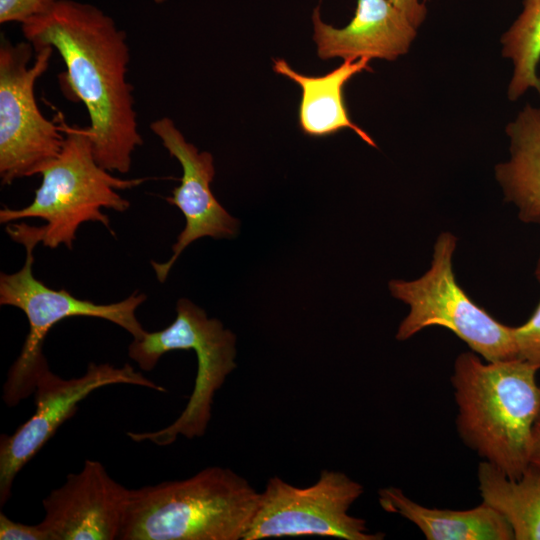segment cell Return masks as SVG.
I'll list each match as a JSON object with an SVG mask.
<instances>
[{"mask_svg":"<svg viewBox=\"0 0 540 540\" xmlns=\"http://www.w3.org/2000/svg\"><path fill=\"white\" fill-rule=\"evenodd\" d=\"M21 31L35 51L52 47L61 56L66 71L59 79L87 109L98 164L110 172H129L143 138L127 80L125 31L98 7L75 0H59L47 13L21 24Z\"/></svg>","mask_w":540,"mask_h":540,"instance_id":"6da1fadb","label":"cell"},{"mask_svg":"<svg viewBox=\"0 0 540 540\" xmlns=\"http://www.w3.org/2000/svg\"><path fill=\"white\" fill-rule=\"evenodd\" d=\"M540 367L520 358L486 361L459 354L451 385L462 442L509 478L530 465L533 427L540 413Z\"/></svg>","mask_w":540,"mask_h":540,"instance_id":"7a4b0ae2","label":"cell"},{"mask_svg":"<svg viewBox=\"0 0 540 540\" xmlns=\"http://www.w3.org/2000/svg\"><path fill=\"white\" fill-rule=\"evenodd\" d=\"M60 124L65 134L62 150L41 170L42 181L32 202L20 209L0 210L7 233L23 246L42 243L54 249L63 244L71 249L85 222H99L115 235L102 208L126 211L130 203L118 190L132 189L146 180L112 175L96 161L87 127L70 126L62 116Z\"/></svg>","mask_w":540,"mask_h":540,"instance_id":"3957f363","label":"cell"},{"mask_svg":"<svg viewBox=\"0 0 540 540\" xmlns=\"http://www.w3.org/2000/svg\"><path fill=\"white\" fill-rule=\"evenodd\" d=\"M260 493L229 468L130 490L121 540H243Z\"/></svg>","mask_w":540,"mask_h":540,"instance_id":"277c9868","label":"cell"},{"mask_svg":"<svg viewBox=\"0 0 540 540\" xmlns=\"http://www.w3.org/2000/svg\"><path fill=\"white\" fill-rule=\"evenodd\" d=\"M176 313L175 320L166 328L133 339L128 355L141 370L151 371L165 353L193 350L197 358L194 388L183 411L165 428L127 432L135 442L167 446L178 436L188 439L203 436L212 416L215 394L237 367L236 336L220 320L209 318L203 309L185 298L178 300Z\"/></svg>","mask_w":540,"mask_h":540,"instance_id":"5b68a950","label":"cell"},{"mask_svg":"<svg viewBox=\"0 0 540 540\" xmlns=\"http://www.w3.org/2000/svg\"><path fill=\"white\" fill-rule=\"evenodd\" d=\"M456 246V236L442 232L434 244L431 265L421 277L389 282L391 295L409 306L396 339L404 341L425 328L440 326L485 361L517 358L513 327L497 321L457 283L452 264Z\"/></svg>","mask_w":540,"mask_h":540,"instance_id":"8992f818","label":"cell"},{"mask_svg":"<svg viewBox=\"0 0 540 540\" xmlns=\"http://www.w3.org/2000/svg\"><path fill=\"white\" fill-rule=\"evenodd\" d=\"M24 247L23 267L12 274H0V304L20 309L29 323L20 354L3 385L2 398L9 407L17 406L32 395L39 376L49 368L43 344L49 330L58 322L69 317L87 316L110 321L126 330L133 339H140L147 332L136 317L137 308L147 298L145 294L133 293L120 302L97 304L76 298L65 289H51L33 275L35 247Z\"/></svg>","mask_w":540,"mask_h":540,"instance_id":"52a82bcc","label":"cell"},{"mask_svg":"<svg viewBox=\"0 0 540 540\" xmlns=\"http://www.w3.org/2000/svg\"><path fill=\"white\" fill-rule=\"evenodd\" d=\"M52 47L37 51L28 41L0 43V178L2 185L40 174L62 150V126L46 119L35 97Z\"/></svg>","mask_w":540,"mask_h":540,"instance_id":"ba28073f","label":"cell"},{"mask_svg":"<svg viewBox=\"0 0 540 540\" xmlns=\"http://www.w3.org/2000/svg\"><path fill=\"white\" fill-rule=\"evenodd\" d=\"M364 487L347 474L322 470L318 480L297 487L278 476L268 479L243 540L322 536L344 540H382L366 520L349 513Z\"/></svg>","mask_w":540,"mask_h":540,"instance_id":"9c48e42d","label":"cell"},{"mask_svg":"<svg viewBox=\"0 0 540 540\" xmlns=\"http://www.w3.org/2000/svg\"><path fill=\"white\" fill-rule=\"evenodd\" d=\"M114 384H130L165 392V388L144 377L131 365L115 367L90 363L80 377L64 379L49 368L38 378L34 390V414L11 435L0 438V505L9 499L13 482L21 469L54 436L58 428L93 391Z\"/></svg>","mask_w":540,"mask_h":540,"instance_id":"30bf717a","label":"cell"},{"mask_svg":"<svg viewBox=\"0 0 540 540\" xmlns=\"http://www.w3.org/2000/svg\"><path fill=\"white\" fill-rule=\"evenodd\" d=\"M150 129L182 168L180 185L172 190L166 201L182 212L186 225L172 246L171 258L164 263L151 262L158 281L164 282L180 254L193 241L202 237L233 238L238 233L239 221L225 210L211 190L215 176L212 154L199 152L187 142L169 117L151 122Z\"/></svg>","mask_w":540,"mask_h":540,"instance_id":"8fae6325","label":"cell"},{"mask_svg":"<svg viewBox=\"0 0 540 540\" xmlns=\"http://www.w3.org/2000/svg\"><path fill=\"white\" fill-rule=\"evenodd\" d=\"M130 490L101 462L87 459L79 472L67 475L64 484L43 499L40 525L49 540L119 539Z\"/></svg>","mask_w":540,"mask_h":540,"instance_id":"7c38bea8","label":"cell"},{"mask_svg":"<svg viewBox=\"0 0 540 540\" xmlns=\"http://www.w3.org/2000/svg\"><path fill=\"white\" fill-rule=\"evenodd\" d=\"M312 21L313 39L322 60L394 61L408 52L417 35V28L389 0H356L354 16L342 28L323 22L319 6L313 10Z\"/></svg>","mask_w":540,"mask_h":540,"instance_id":"4fadbf2b","label":"cell"},{"mask_svg":"<svg viewBox=\"0 0 540 540\" xmlns=\"http://www.w3.org/2000/svg\"><path fill=\"white\" fill-rule=\"evenodd\" d=\"M369 62L368 58L345 60L325 75L307 76L293 70L286 60L273 59V70L301 88L298 121L305 135L325 137L348 128L368 145L377 147L367 132L351 120L344 98V87L352 77L362 71H372Z\"/></svg>","mask_w":540,"mask_h":540,"instance_id":"5bb4252c","label":"cell"},{"mask_svg":"<svg viewBox=\"0 0 540 540\" xmlns=\"http://www.w3.org/2000/svg\"><path fill=\"white\" fill-rule=\"evenodd\" d=\"M378 501L386 512L413 523L427 540H514L506 519L483 501L466 510L430 508L394 486L379 489Z\"/></svg>","mask_w":540,"mask_h":540,"instance_id":"9a60e30c","label":"cell"},{"mask_svg":"<svg viewBox=\"0 0 540 540\" xmlns=\"http://www.w3.org/2000/svg\"><path fill=\"white\" fill-rule=\"evenodd\" d=\"M510 157L495 167L505 200L524 223H540V107L530 104L506 127Z\"/></svg>","mask_w":540,"mask_h":540,"instance_id":"2e32d148","label":"cell"},{"mask_svg":"<svg viewBox=\"0 0 540 540\" xmlns=\"http://www.w3.org/2000/svg\"><path fill=\"white\" fill-rule=\"evenodd\" d=\"M483 502L509 523L514 540H540V469L529 465L518 478H509L485 461L477 468Z\"/></svg>","mask_w":540,"mask_h":540,"instance_id":"e0dca14e","label":"cell"},{"mask_svg":"<svg viewBox=\"0 0 540 540\" xmlns=\"http://www.w3.org/2000/svg\"><path fill=\"white\" fill-rule=\"evenodd\" d=\"M502 56L513 63L508 98L516 101L529 89L540 95V0H523L518 17L501 37Z\"/></svg>","mask_w":540,"mask_h":540,"instance_id":"ac0fdd59","label":"cell"},{"mask_svg":"<svg viewBox=\"0 0 540 540\" xmlns=\"http://www.w3.org/2000/svg\"><path fill=\"white\" fill-rule=\"evenodd\" d=\"M513 338L518 358L540 367V300L531 317L513 327Z\"/></svg>","mask_w":540,"mask_h":540,"instance_id":"d6986e66","label":"cell"},{"mask_svg":"<svg viewBox=\"0 0 540 540\" xmlns=\"http://www.w3.org/2000/svg\"><path fill=\"white\" fill-rule=\"evenodd\" d=\"M59 0H0V23L26 21L47 13Z\"/></svg>","mask_w":540,"mask_h":540,"instance_id":"ffe728a7","label":"cell"},{"mask_svg":"<svg viewBox=\"0 0 540 540\" xmlns=\"http://www.w3.org/2000/svg\"><path fill=\"white\" fill-rule=\"evenodd\" d=\"M1 540H49L46 531L39 524L27 525L15 522L3 512L0 513Z\"/></svg>","mask_w":540,"mask_h":540,"instance_id":"44dd1931","label":"cell"},{"mask_svg":"<svg viewBox=\"0 0 540 540\" xmlns=\"http://www.w3.org/2000/svg\"><path fill=\"white\" fill-rule=\"evenodd\" d=\"M389 1L407 17L415 28H418L424 22L427 9L425 3L421 0Z\"/></svg>","mask_w":540,"mask_h":540,"instance_id":"7402d4cb","label":"cell"},{"mask_svg":"<svg viewBox=\"0 0 540 540\" xmlns=\"http://www.w3.org/2000/svg\"><path fill=\"white\" fill-rule=\"evenodd\" d=\"M530 465L540 469V413L536 419L532 432Z\"/></svg>","mask_w":540,"mask_h":540,"instance_id":"603a6c76","label":"cell"},{"mask_svg":"<svg viewBox=\"0 0 540 540\" xmlns=\"http://www.w3.org/2000/svg\"><path fill=\"white\" fill-rule=\"evenodd\" d=\"M535 275H536V278L538 279V281L540 282V259L538 261V264H537V267H536V270H535Z\"/></svg>","mask_w":540,"mask_h":540,"instance_id":"cb8c5ba5","label":"cell"},{"mask_svg":"<svg viewBox=\"0 0 540 540\" xmlns=\"http://www.w3.org/2000/svg\"><path fill=\"white\" fill-rule=\"evenodd\" d=\"M152 1H154L157 4H161V3L165 2L166 0H152Z\"/></svg>","mask_w":540,"mask_h":540,"instance_id":"d4e9b609","label":"cell"},{"mask_svg":"<svg viewBox=\"0 0 540 540\" xmlns=\"http://www.w3.org/2000/svg\"><path fill=\"white\" fill-rule=\"evenodd\" d=\"M425 1H427V0H423V2H425Z\"/></svg>","mask_w":540,"mask_h":540,"instance_id":"484cf974","label":"cell"}]
</instances>
